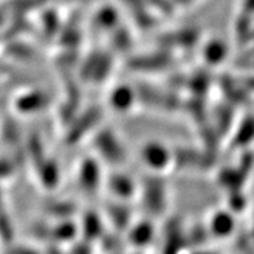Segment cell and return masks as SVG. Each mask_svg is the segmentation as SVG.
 <instances>
[{
  "label": "cell",
  "instance_id": "6da1fadb",
  "mask_svg": "<svg viewBox=\"0 0 254 254\" xmlns=\"http://www.w3.org/2000/svg\"><path fill=\"white\" fill-rule=\"evenodd\" d=\"M140 156L144 164L156 173L167 169L174 161V156L170 153V151L157 141L145 144L141 149Z\"/></svg>",
  "mask_w": 254,
  "mask_h": 254
},
{
  "label": "cell",
  "instance_id": "7a4b0ae2",
  "mask_svg": "<svg viewBox=\"0 0 254 254\" xmlns=\"http://www.w3.org/2000/svg\"><path fill=\"white\" fill-rule=\"evenodd\" d=\"M95 145H96L97 152L103 156L109 162L118 164L122 162L125 158V151L120 141L117 140L116 135H113L111 131H101L100 134H97L95 137Z\"/></svg>",
  "mask_w": 254,
  "mask_h": 254
},
{
  "label": "cell",
  "instance_id": "3957f363",
  "mask_svg": "<svg viewBox=\"0 0 254 254\" xmlns=\"http://www.w3.org/2000/svg\"><path fill=\"white\" fill-rule=\"evenodd\" d=\"M165 186L157 177L149 179L144 187V205L152 211H161L165 204Z\"/></svg>",
  "mask_w": 254,
  "mask_h": 254
},
{
  "label": "cell",
  "instance_id": "277c9868",
  "mask_svg": "<svg viewBox=\"0 0 254 254\" xmlns=\"http://www.w3.org/2000/svg\"><path fill=\"white\" fill-rule=\"evenodd\" d=\"M79 183L82 190L96 192L100 184V169L94 161H84L79 170Z\"/></svg>",
  "mask_w": 254,
  "mask_h": 254
},
{
  "label": "cell",
  "instance_id": "5b68a950",
  "mask_svg": "<svg viewBox=\"0 0 254 254\" xmlns=\"http://www.w3.org/2000/svg\"><path fill=\"white\" fill-rule=\"evenodd\" d=\"M109 103L114 111L127 112L135 103V92L127 86H118L112 90Z\"/></svg>",
  "mask_w": 254,
  "mask_h": 254
},
{
  "label": "cell",
  "instance_id": "8992f818",
  "mask_svg": "<svg viewBox=\"0 0 254 254\" xmlns=\"http://www.w3.org/2000/svg\"><path fill=\"white\" fill-rule=\"evenodd\" d=\"M109 190L113 192L116 196L121 198L130 197L134 193V182L130 178L122 174H114L109 179Z\"/></svg>",
  "mask_w": 254,
  "mask_h": 254
},
{
  "label": "cell",
  "instance_id": "52a82bcc",
  "mask_svg": "<svg viewBox=\"0 0 254 254\" xmlns=\"http://www.w3.org/2000/svg\"><path fill=\"white\" fill-rule=\"evenodd\" d=\"M224 56H226V47H224V44L222 42L215 40V42H210L209 44H206L204 51V57L206 59L207 63H221Z\"/></svg>",
  "mask_w": 254,
  "mask_h": 254
},
{
  "label": "cell",
  "instance_id": "ba28073f",
  "mask_svg": "<svg viewBox=\"0 0 254 254\" xmlns=\"http://www.w3.org/2000/svg\"><path fill=\"white\" fill-rule=\"evenodd\" d=\"M213 223H214V231L222 232V234H227V232H230L231 227H232V218L226 214V213H218L213 218Z\"/></svg>",
  "mask_w": 254,
  "mask_h": 254
}]
</instances>
